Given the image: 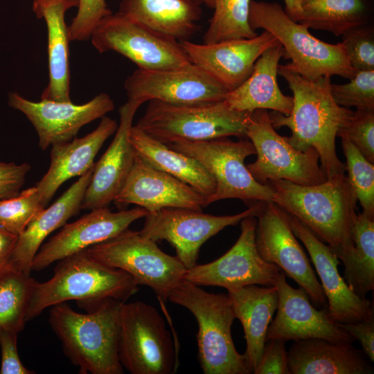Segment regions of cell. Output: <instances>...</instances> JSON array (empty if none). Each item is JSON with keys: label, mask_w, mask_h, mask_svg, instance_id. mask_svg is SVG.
Masks as SVG:
<instances>
[{"label": "cell", "mask_w": 374, "mask_h": 374, "mask_svg": "<svg viewBox=\"0 0 374 374\" xmlns=\"http://www.w3.org/2000/svg\"><path fill=\"white\" fill-rule=\"evenodd\" d=\"M198 0H120V12L161 34L186 41L199 30Z\"/></svg>", "instance_id": "f1b7e54d"}, {"label": "cell", "mask_w": 374, "mask_h": 374, "mask_svg": "<svg viewBox=\"0 0 374 374\" xmlns=\"http://www.w3.org/2000/svg\"><path fill=\"white\" fill-rule=\"evenodd\" d=\"M247 139L253 143L257 159L246 166L258 182L266 184L269 181L285 179L312 186L326 181L317 150L310 148L300 151L294 148L286 136L276 132L267 109L251 112Z\"/></svg>", "instance_id": "8fae6325"}, {"label": "cell", "mask_w": 374, "mask_h": 374, "mask_svg": "<svg viewBox=\"0 0 374 374\" xmlns=\"http://www.w3.org/2000/svg\"><path fill=\"white\" fill-rule=\"evenodd\" d=\"M86 251L98 262L128 273L138 285L148 286L163 302L184 280L187 269L176 256L166 253L155 241L129 229Z\"/></svg>", "instance_id": "9c48e42d"}, {"label": "cell", "mask_w": 374, "mask_h": 374, "mask_svg": "<svg viewBox=\"0 0 374 374\" xmlns=\"http://www.w3.org/2000/svg\"><path fill=\"white\" fill-rule=\"evenodd\" d=\"M122 303L108 299L85 306L87 314L65 302L51 306L49 323L80 373L123 374L118 341Z\"/></svg>", "instance_id": "3957f363"}, {"label": "cell", "mask_w": 374, "mask_h": 374, "mask_svg": "<svg viewBox=\"0 0 374 374\" xmlns=\"http://www.w3.org/2000/svg\"><path fill=\"white\" fill-rule=\"evenodd\" d=\"M256 223V216L242 219L241 233L233 246L219 258L186 269L184 280L226 290L249 285H274L281 269L260 256L255 241Z\"/></svg>", "instance_id": "2e32d148"}, {"label": "cell", "mask_w": 374, "mask_h": 374, "mask_svg": "<svg viewBox=\"0 0 374 374\" xmlns=\"http://www.w3.org/2000/svg\"><path fill=\"white\" fill-rule=\"evenodd\" d=\"M17 238L0 226V274L8 267Z\"/></svg>", "instance_id": "bcb514c9"}, {"label": "cell", "mask_w": 374, "mask_h": 374, "mask_svg": "<svg viewBox=\"0 0 374 374\" xmlns=\"http://www.w3.org/2000/svg\"><path fill=\"white\" fill-rule=\"evenodd\" d=\"M288 220L294 234L308 251L321 280L330 319L337 323H352L374 318L373 302L361 299L350 289L339 272L340 261L332 248L294 216L288 214Z\"/></svg>", "instance_id": "ffe728a7"}, {"label": "cell", "mask_w": 374, "mask_h": 374, "mask_svg": "<svg viewBox=\"0 0 374 374\" xmlns=\"http://www.w3.org/2000/svg\"><path fill=\"white\" fill-rule=\"evenodd\" d=\"M37 282L30 275L8 267L0 274V332L19 333L24 329Z\"/></svg>", "instance_id": "836d02e7"}, {"label": "cell", "mask_w": 374, "mask_h": 374, "mask_svg": "<svg viewBox=\"0 0 374 374\" xmlns=\"http://www.w3.org/2000/svg\"><path fill=\"white\" fill-rule=\"evenodd\" d=\"M90 38L100 53L116 52L139 69H163L191 62L180 42L120 12L103 19Z\"/></svg>", "instance_id": "7c38bea8"}, {"label": "cell", "mask_w": 374, "mask_h": 374, "mask_svg": "<svg viewBox=\"0 0 374 374\" xmlns=\"http://www.w3.org/2000/svg\"><path fill=\"white\" fill-rule=\"evenodd\" d=\"M114 202L118 206L136 204L148 213L163 208L202 211L206 206L202 195L175 177L152 167L137 154Z\"/></svg>", "instance_id": "7402d4cb"}, {"label": "cell", "mask_w": 374, "mask_h": 374, "mask_svg": "<svg viewBox=\"0 0 374 374\" xmlns=\"http://www.w3.org/2000/svg\"><path fill=\"white\" fill-rule=\"evenodd\" d=\"M148 213L140 206L115 213L107 207L91 210L76 221L66 223L60 232L42 244L34 257L32 270L40 271L55 261L111 239Z\"/></svg>", "instance_id": "d6986e66"}, {"label": "cell", "mask_w": 374, "mask_h": 374, "mask_svg": "<svg viewBox=\"0 0 374 374\" xmlns=\"http://www.w3.org/2000/svg\"><path fill=\"white\" fill-rule=\"evenodd\" d=\"M8 105L21 112L32 123L42 150L71 141L82 126L102 118L114 109V101L106 93H100L86 103L75 105L46 100L34 102L12 92L8 96Z\"/></svg>", "instance_id": "ac0fdd59"}, {"label": "cell", "mask_w": 374, "mask_h": 374, "mask_svg": "<svg viewBox=\"0 0 374 374\" xmlns=\"http://www.w3.org/2000/svg\"><path fill=\"white\" fill-rule=\"evenodd\" d=\"M285 4V11L294 21L298 22L301 10L299 0H283Z\"/></svg>", "instance_id": "7dc6e473"}, {"label": "cell", "mask_w": 374, "mask_h": 374, "mask_svg": "<svg viewBox=\"0 0 374 374\" xmlns=\"http://www.w3.org/2000/svg\"><path fill=\"white\" fill-rule=\"evenodd\" d=\"M168 300L186 308L196 319L197 357L204 373H251L246 355L239 353L234 346L231 326L235 317L228 294L210 293L184 280Z\"/></svg>", "instance_id": "5b68a950"}, {"label": "cell", "mask_w": 374, "mask_h": 374, "mask_svg": "<svg viewBox=\"0 0 374 374\" xmlns=\"http://www.w3.org/2000/svg\"><path fill=\"white\" fill-rule=\"evenodd\" d=\"M298 23L308 28L341 36L344 33L374 24V0H299Z\"/></svg>", "instance_id": "1f68e13d"}, {"label": "cell", "mask_w": 374, "mask_h": 374, "mask_svg": "<svg viewBox=\"0 0 374 374\" xmlns=\"http://www.w3.org/2000/svg\"><path fill=\"white\" fill-rule=\"evenodd\" d=\"M61 1L62 0H33V10L35 15L37 16L44 8Z\"/></svg>", "instance_id": "c3c4849f"}, {"label": "cell", "mask_w": 374, "mask_h": 374, "mask_svg": "<svg viewBox=\"0 0 374 374\" xmlns=\"http://www.w3.org/2000/svg\"><path fill=\"white\" fill-rule=\"evenodd\" d=\"M202 3H204L207 7L210 8H213V0H198Z\"/></svg>", "instance_id": "681fc988"}, {"label": "cell", "mask_w": 374, "mask_h": 374, "mask_svg": "<svg viewBox=\"0 0 374 374\" xmlns=\"http://www.w3.org/2000/svg\"><path fill=\"white\" fill-rule=\"evenodd\" d=\"M266 184L274 190L272 201L329 245L343 264L350 258L357 199L345 174L312 186L285 179Z\"/></svg>", "instance_id": "7a4b0ae2"}, {"label": "cell", "mask_w": 374, "mask_h": 374, "mask_svg": "<svg viewBox=\"0 0 374 374\" xmlns=\"http://www.w3.org/2000/svg\"><path fill=\"white\" fill-rule=\"evenodd\" d=\"M278 74L292 91L293 107L289 115L275 111L269 114L274 127L290 129L292 135L286 139L294 148L300 151L314 148L327 179L345 174L346 165L337 155L335 138L354 111L335 103L329 76L308 80L287 64H278Z\"/></svg>", "instance_id": "6da1fadb"}, {"label": "cell", "mask_w": 374, "mask_h": 374, "mask_svg": "<svg viewBox=\"0 0 374 374\" xmlns=\"http://www.w3.org/2000/svg\"><path fill=\"white\" fill-rule=\"evenodd\" d=\"M78 6L77 0H62L44 8L37 16L38 19L43 18L45 20L48 33L49 81L43 90L41 100L71 102L69 47L70 39L64 16L68 9Z\"/></svg>", "instance_id": "4dcf8cb0"}, {"label": "cell", "mask_w": 374, "mask_h": 374, "mask_svg": "<svg viewBox=\"0 0 374 374\" xmlns=\"http://www.w3.org/2000/svg\"><path fill=\"white\" fill-rule=\"evenodd\" d=\"M138 285L128 273L107 266L82 250L59 260L51 278L37 282L26 321L46 308L67 301L75 300L84 306L108 299L125 302L138 291Z\"/></svg>", "instance_id": "277c9868"}, {"label": "cell", "mask_w": 374, "mask_h": 374, "mask_svg": "<svg viewBox=\"0 0 374 374\" xmlns=\"http://www.w3.org/2000/svg\"><path fill=\"white\" fill-rule=\"evenodd\" d=\"M141 105L128 100L118 109L120 123L111 144L95 163L82 208L107 207L120 193L134 164L136 153L130 141L135 113Z\"/></svg>", "instance_id": "603a6c76"}, {"label": "cell", "mask_w": 374, "mask_h": 374, "mask_svg": "<svg viewBox=\"0 0 374 374\" xmlns=\"http://www.w3.org/2000/svg\"><path fill=\"white\" fill-rule=\"evenodd\" d=\"M346 159V170L362 213L374 219V166L346 137L340 136Z\"/></svg>", "instance_id": "d590c367"}, {"label": "cell", "mask_w": 374, "mask_h": 374, "mask_svg": "<svg viewBox=\"0 0 374 374\" xmlns=\"http://www.w3.org/2000/svg\"><path fill=\"white\" fill-rule=\"evenodd\" d=\"M167 145L198 161L215 179V190L206 199V206L225 199H239L250 204L272 201L273 189L255 180L244 164L247 157L256 154L249 139L233 141L222 137L179 141Z\"/></svg>", "instance_id": "ba28073f"}, {"label": "cell", "mask_w": 374, "mask_h": 374, "mask_svg": "<svg viewBox=\"0 0 374 374\" xmlns=\"http://www.w3.org/2000/svg\"><path fill=\"white\" fill-rule=\"evenodd\" d=\"M235 319L243 328L247 356L251 373L256 368L266 342V334L278 307L274 285H249L227 290Z\"/></svg>", "instance_id": "83f0119b"}, {"label": "cell", "mask_w": 374, "mask_h": 374, "mask_svg": "<svg viewBox=\"0 0 374 374\" xmlns=\"http://www.w3.org/2000/svg\"><path fill=\"white\" fill-rule=\"evenodd\" d=\"M347 58L356 70H374V24L356 28L341 35Z\"/></svg>", "instance_id": "f35d334b"}, {"label": "cell", "mask_w": 374, "mask_h": 374, "mask_svg": "<svg viewBox=\"0 0 374 374\" xmlns=\"http://www.w3.org/2000/svg\"><path fill=\"white\" fill-rule=\"evenodd\" d=\"M18 334L7 330L0 332L1 374L35 373V371L26 368L21 363L17 347Z\"/></svg>", "instance_id": "ee69618b"}, {"label": "cell", "mask_w": 374, "mask_h": 374, "mask_svg": "<svg viewBox=\"0 0 374 374\" xmlns=\"http://www.w3.org/2000/svg\"><path fill=\"white\" fill-rule=\"evenodd\" d=\"M337 136L347 138L368 161L374 163V109H356Z\"/></svg>", "instance_id": "ab89813d"}, {"label": "cell", "mask_w": 374, "mask_h": 374, "mask_svg": "<svg viewBox=\"0 0 374 374\" xmlns=\"http://www.w3.org/2000/svg\"><path fill=\"white\" fill-rule=\"evenodd\" d=\"M254 374H290L285 341L272 339L265 342Z\"/></svg>", "instance_id": "b9f144b4"}, {"label": "cell", "mask_w": 374, "mask_h": 374, "mask_svg": "<svg viewBox=\"0 0 374 374\" xmlns=\"http://www.w3.org/2000/svg\"><path fill=\"white\" fill-rule=\"evenodd\" d=\"M213 1L214 12L204 35V44L248 39L258 35L249 24L251 0Z\"/></svg>", "instance_id": "e575fe53"}, {"label": "cell", "mask_w": 374, "mask_h": 374, "mask_svg": "<svg viewBox=\"0 0 374 374\" xmlns=\"http://www.w3.org/2000/svg\"><path fill=\"white\" fill-rule=\"evenodd\" d=\"M44 208L35 186L28 188L15 197L0 200V226L19 236Z\"/></svg>", "instance_id": "8d00e7d4"}, {"label": "cell", "mask_w": 374, "mask_h": 374, "mask_svg": "<svg viewBox=\"0 0 374 374\" xmlns=\"http://www.w3.org/2000/svg\"><path fill=\"white\" fill-rule=\"evenodd\" d=\"M251 114L231 109L224 100L190 105L150 100L136 126L166 145L231 136L247 139Z\"/></svg>", "instance_id": "52a82bcc"}, {"label": "cell", "mask_w": 374, "mask_h": 374, "mask_svg": "<svg viewBox=\"0 0 374 374\" xmlns=\"http://www.w3.org/2000/svg\"><path fill=\"white\" fill-rule=\"evenodd\" d=\"M348 83L330 84L335 103L344 107L374 109V70H356Z\"/></svg>", "instance_id": "74e56055"}, {"label": "cell", "mask_w": 374, "mask_h": 374, "mask_svg": "<svg viewBox=\"0 0 374 374\" xmlns=\"http://www.w3.org/2000/svg\"><path fill=\"white\" fill-rule=\"evenodd\" d=\"M30 168L27 163L0 161V200L19 195Z\"/></svg>", "instance_id": "7bdbcfd3"}, {"label": "cell", "mask_w": 374, "mask_h": 374, "mask_svg": "<svg viewBox=\"0 0 374 374\" xmlns=\"http://www.w3.org/2000/svg\"><path fill=\"white\" fill-rule=\"evenodd\" d=\"M285 51L279 43L264 51L255 62L249 77L238 88L229 91L224 100L233 109L252 112L271 109L289 115L293 98L280 91L278 82V66Z\"/></svg>", "instance_id": "4316f807"}, {"label": "cell", "mask_w": 374, "mask_h": 374, "mask_svg": "<svg viewBox=\"0 0 374 374\" xmlns=\"http://www.w3.org/2000/svg\"><path fill=\"white\" fill-rule=\"evenodd\" d=\"M130 141L136 153L152 167L187 184L206 198L215 190L212 175L196 159L177 152L133 125Z\"/></svg>", "instance_id": "f546056e"}, {"label": "cell", "mask_w": 374, "mask_h": 374, "mask_svg": "<svg viewBox=\"0 0 374 374\" xmlns=\"http://www.w3.org/2000/svg\"><path fill=\"white\" fill-rule=\"evenodd\" d=\"M190 61L205 71L229 91L240 87L251 74L262 53L279 42L267 30L252 38L214 44L180 42Z\"/></svg>", "instance_id": "44dd1931"}, {"label": "cell", "mask_w": 374, "mask_h": 374, "mask_svg": "<svg viewBox=\"0 0 374 374\" xmlns=\"http://www.w3.org/2000/svg\"><path fill=\"white\" fill-rule=\"evenodd\" d=\"M128 100L143 104L159 100L175 105L221 101L229 92L192 62L173 68L136 69L124 83Z\"/></svg>", "instance_id": "9a60e30c"}, {"label": "cell", "mask_w": 374, "mask_h": 374, "mask_svg": "<svg viewBox=\"0 0 374 374\" xmlns=\"http://www.w3.org/2000/svg\"><path fill=\"white\" fill-rule=\"evenodd\" d=\"M78 12L68 26L70 41H84L105 17L112 13L105 0H77Z\"/></svg>", "instance_id": "60d3db41"}, {"label": "cell", "mask_w": 374, "mask_h": 374, "mask_svg": "<svg viewBox=\"0 0 374 374\" xmlns=\"http://www.w3.org/2000/svg\"><path fill=\"white\" fill-rule=\"evenodd\" d=\"M255 241L260 256L277 265L319 308L327 300L310 261L290 226L288 214L273 201L265 202L256 216Z\"/></svg>", "instance_id": "5bb4252c"}, {"label": "cell", "mask_w": 374, "mask_h": 374, "mask_svg": "<svg viewBox=\"0 0 374 374\" xmlns=\"http://www.w3.org/2000/svg\"><path fill=\"white\" fill-rule=\"evenodd\" d=\"M355 249L344 263V279L361 299L374 289V219L358 213L353 231Z\"/></svg>", "instance_id": "d6a6232c"}, {"label": "cell", "mask_w": 374, "mask_h": 374, "mask_svg": "<svg viewBox=\"0 0 374 374\" xmlns=\"http://www.w3.org/2000/svg\"><path fill=\"white\" fill-rule=\"evenodd\" d=\"M249 24L255 31L261 28L272 34L284 48V58L291 60L287 64L306 79L332 75L350 79L355 73L342 42L332 44L317 39L278 3L251 0Z\"/></svg>", "instance_id": "8992f818"}, {"label": "cell", "mask_w": 374, "mask_h": 374, "mask_svg": "<svg viewBox=\"0 0 374 374\" xmlns=\"http://www.w3.org/2000/svg\"><path fill=\"white\" fill-rule=\"evenodd\" d=\"M278 292L277 314L266 334V341H294L312 338L353 344L355 339L330 317L327 308L317 309L301 287L294 288L279 272L275 285Z\"/></svg>", "instance_id": "e0dca14e"}, {"label": "cell", "mask_w": 374, "mask_h": 374, "mask_svg": "<svg viewBox=\"0 0 374 374\" xmlns=\"http://www.w3.org/2000/svg\"><path fill=\"white\" fill-rule=\"evenodd\" d=\"M94 166L81 175L49 207L42 210L18 236L8 268L30 274L34 257L46 238L63 226L82 208Z\"/></svg>", "instance_id": "d4e9b609"}, {"label": "cell", "mask_w": 374, "mask_h": 374, "mask_svg": "<svg viewBox=\"0 0 374 374\" xmlns=\"http://www.w3.org/2000/svg\"><path fill=\"white\" fill-rule=\"evenodd\" d=\"M362 346L371 362H374V318L352 323H339Z\"/></svg>", "instance_id": "f6af8a7d"}, {"label": "cell", "mask_w": 374, "mask_h": 374, "mask_svg": "<svg viewBox=\"0 0 374 374\" xmlns=\"http://www.w3.org/2000/svg\"><path fill=\"white\" fill-rule=\"evenodd\" d=\"M265 202L251 204L244 211L233 215L217 216L182 208H163L148 213L143 236L157 242L165 240L175 249L176 256L188 269L197 264L202 245L229 226H235L248 216H257Z\"/></svg>", "instance_id": "4fadbf2b"}, {"label": "cell", "mask_w": 374, "mask_h": 374, "mask_svg": "<svg viewBox=\"0 0 374 374\" xmlns=\"http://www.w3.org/2000/svg\"><path fill=\"white\" fill-rule=\"evenodd\" d=\"M118 349L121 365L132 374H172L176 370L175 348L165 321L144 302L122 303Z\"/></svg>", "instance_id": "30bf717a"}, {"label": "cell", "mask_w": 374, "mask_h": 374, "mask_svg": "<svg viewBox=\"0 0 374 374\" xmlns=\"http://www.w3.org/2000/svg\"><path fill=\"white\" fill-rule=\"evenodd\" d=\"M117 127L115 120L105 116L98 126L88 134L52 145L50 166L35 186L44 207L63 183L72 177H80L95 165L96 155Z\"/></svg>", "instance_id": "cb8c5ba5"}, {"label": "cell", "mask_w": 374, "mask_h": 374, "mask_svg": "<svg viewBox=\"0 0 374 374\" xmlns=\"http://www.w3.org/2000/svg\"><path fill=\"white\" fill-rule=\"evenodd\" d=\"M287 353L290 374H373L374 371L364 351L348 342L299 340Z\"/></svg>", "instance_id": "484cf974"}]
</instances>
